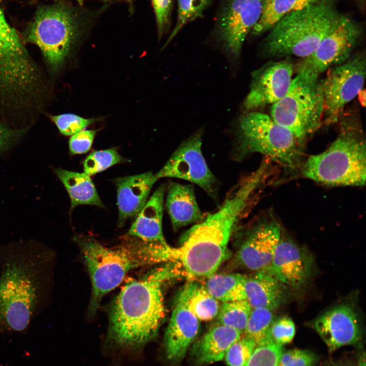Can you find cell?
Listing matches in <instances>:
<instances>
[{
    "label": "cell",
    "instance_id": "cell-22",
    "mask_svg": "<svg viewBox=\"0 0 366 366\" xmlns=\"http://www.w3.org/2000/svg\"><path fill=\"white\" fill-rule=\"evenodd\" d=\"M245 291L246 300L252 308H264L273 311L285 299V285L277 278L269 266L246 277Z\"/></svg>",
    "mask_w": 366,
    "mask_h": 366
},
{
    "label": "cell",
    "instance_id": "cell-23",
    "mask_svg": "<svg viewBox=\"0 0 366 366\" xmlns=\"http://www.w3.org/2000/svg\"><path fill=\"white\" fill-rule=\"evenodd\" d=\"M165 206L174 230L204 219L192 185L170 182Z\"/></svg>",
    "mask_w": 366,
    "mask_h": 366
},
{
    "label": "cell",
    "instance_id": "cell-42",
    "mask_svg": "<svg viewBox=\"0 0 366 366\" xmlns=\"http://www.w3.org/2000/svg\"><path fill=\"white\" fill-rule=\"evenodd\" d=\"M329 366H350L349 365L342 364V363H333Z\"/></svg>",
    "mask_w": 366,
    "mask_h": 366
},
{
    "label": "cell",
    "instance_id": "cell-2",
    "mask_svg": "<svg viewBox=\"0 0 366 366\" xmlns=\"http://www.w3.org/2000/svg\"><path fill=\"white\" fill-rule=\"evenodd\" d=\"M259 186L254 176L242 179L216 211L187 231L180 246H169L168 261L181 264L191 277H208L214 274L226 256L234 228Z\"/></svg>",
    "mask_w": 366,
    "mask_h": 366
},
{
    "label": "cell",
    "instance_id": "cell-7",
    "mask_svg": "<svg viewBox=\"0 0 366 366\" xmlns=\"http://www.w3.org/2000/svg\"><path fill=\"white\" fill-rule=\"evenodd\" d=\"M88 16L81 8L64 3L45 6L37 12L26 30V40L36 45L56 71L82 35Z\"/></svg>",
    "mask_w": 366,
    "mask_h": 366
},
{
    "label": "cell",
    "instance_id": "cell-27",
    "mask_svg": "<svg viewBox=\"0 0 366 366\" xmlns=\"http://www.w3.org/2000/svg\"><path fill=\"white\" fill-rule=\"evenodd\" d=\"M246 278L237 273L213 274L207 277L204 287L214 297L224 302L246 299Z\"/></svg>",
    "mask_w": 366,
    "mask_h": 366
},
{
    "label": "cell",
    "instance_id": "cell-26",
    "mask_svg": "<svg viewBox=\"0 0 366 366\" xmlns=\"http://www.w3.org/2000/svg\"><path fill=\"white\" fill-rule=\"evenodd\" d=\"M190 311L199 320L208 321L213 319L220 310L218 300L210 295L205 287L196 282L187 284L179 296Z\"/></svg>",
    "mask_w": 366,
    "mask_h": 366
},
{
    "label": "cell",
    "instance_id": "cell-13",
    "mask_svg": "<svg viewBox=\"0 0 366 366\" xmlns=\"http://www.w3.org/2000/svg\"><path fill=\"white\" fill-rule=\"evenodd\" d=\"M263 0H226L221 9L216 36L226 55L237 60L245 39L257 23Z\"/></svg>",
    "mask_w": 366,
    "mask_h": 366
},
{
    "label": "cell",
    "instance_id": "cell-28",
    "mask_svg": "<svg viewBox=\"0 0 366 366\" xmlns=\"http://www.w3.org/2000/svg\"><path fill=\"white\" fill-rule=\"evenodd\" d=\"M296 0H263L261 15L251 31L258 36L270 30L279 21L293 11Z\"/></svg>",
    "mask_w": 366,
    "mask_h": 366
},
{
    "label": "cell",
    "instance_id": "cell-18",
    "mask_svg": "<svg viewBox=\"0 0 366 366\" xmlns=\"http://www.w3.org/2000/svg\"><path fill=\"white\" fill-rule=\"evenodd\" d=\"M281 234L280 227L272 222L257 225L248 233L237 252L240 264L256 271L269 266Z\"/></svg>",
    "mask_w": 366,
    "mask_h": 366
},
{
    "label": "cell",
    "instance_id": "cell-32",
    "mask_svg": "<svg viewBox=\"0 0 366 366\" xmlns=\"http://www.w3.org/2000/svg\"><path fill=\"white\" fill-rule=\"evenodd\" d=\"M124 161L115 147L94 151L83 163L84 172L89 176L94 175Z\"/></svg>",
    "mask_w": 366,
    "mask_h": 366
},
{
    "label": "cell",
    "instance_id": "cell-40",
    "mask_svg": "<svg viewBox=\"0 0 366 366\" xmlns=\"http://www.w3.org/2000/svg\"><path fill=\"white\" fill-rule=\"evenodd\" d=\"M16 138V134L12 130L0 123V151L11 144Z\"/></svg>",
    "mask_w": 366,
    "mask_h": 366
},
{
    "label": "cell",
    "instance_id": "cell-9",
    "mask_svg": "<svg viewBox=\"0 0 366 366\" xmlns=\"http://www.w3.org/2000/svg\"><path fill=\"white\" fill-rule=\"evenodd\" d=\"M236 140L239 159L257 152L291 169L302 160L303 144L265 113L253 110L243 115L238 123Z\"/></svg>",
    "mask_w": 366,
    "mask_h": 366
},
{
    "label": "cell",
    "instance_id": "cell-14",
    "mask_svg": "<svg viewBox=\"0 0 366 366\" xmlns=\"http://www.w3.org/2000/svg\"><path fill=\"white\" fill-rule=\"evenodd\" d=\"M202 131L185 140L155 174L157 179L173 177L185 179L201 187L211 197H216V179L202 152Z\"/></svg>",
    "mask_w": 366,
    "mask_h": 366
},
{
    "label": "cell",
    "instance_id": "cell-38",
    "mask_svg": "<svg viewBox=\"0 0 366 366\" xmlns=\"http://www.w3.org/2000/svg\"><path fill=\"white\" fill-rule=\"evenodd\" d=\"M155 12L158 38L160 39L170 26L173 0H151Z\"/></svg>",
    "mask_w": 366,
    "mask_h": 366
},
{
    "label": "cell",
    "instance_id": "cell-16",
    "mask_svg": "<svg viewBox=\"0 0 366 366\" xmlns=\"http://www.w3.org/2000/svg\"><path fill=\"white\" fill-rule=\"evenodd\" d=\"M312 326L330 352L355 344L361 338L357 314L354 308L347 304L326 311L314 320Z\"/></svg>",
    "mask_w": 366,
    "mask_h": 366
},
{
    "label": "cell",
    "instance_id": "cell-36",
    "mask_svg": "<svg viewBox=\"0 0 366 366\" xmlns=\"http://www.w3.org/2000/svg\"><path fill=\"white\" fill-rule=\"evenodd\" d=\"M295 334V326L293 320L283 316L273 321L269 330L271 343L283 346L290 343Z\"/></svg>",
    "mask_w": 366,
    "mask_h": 366
},
{
    "label": "cell",
    "instance_id": "cell-37",
    "mask_svg": "<svg viewBox=\"0 0 366 366\" xmlns=\"http://www.w3.org/2000/svg\"><path fill=\"white\" fill-rule=\"evenodd\" d=\"M317 360V356L310 350L293 349L282 352L278 366H314Z\"/></svg>",
    "mask_w": 366,
    "mask_h": 366
},
{
    "label": "cell",
    "instance_id": "cell-11",
    "mask_svg": "<svg viewBox=\"0 0 366 366\" xmlns=\"http://www.w3.org/2000/svg\"><path fill=\"white\" fill-rule=\"evenodd\" d=\"M366 57L364 52L353 54L346 62L328 70L322 80L324 99L323 125L338 123L346 106L362 90L365 82Z\"/></svg>",
    "mask_w": 366,
    "mask_h": 366
},
{
    "label": "cell",
    "instance_id": "cell-3",
    "mask_svg": "<svg viewBox=\"0 0 366 366\" xmlns=\"http://www.w3.org/2000/svg\"><path fill=\"white\" fill-rule=\"evenodd\" d=\"M172 276L165 266L126 283L110 311L108 339L111 343L139 348L157 334L165 317L162 285Z\"/></svg>",
    "mask_w": 366,
    "mask_h": 366
},
{
    "label": "cell",
    "instance_id": "cell-4",
    "mask_svg": "<svg viewBox=\"0 0 366 366\" xmlns=\"http://www.w3.org/2000/svg\"><path fill=\"white\" fill-rule=\"evenodd\" d=\"M117 247H106L92 236L74 238L81 251L92 285L89 313H95L104 296L118 286L133 269L160 262L159 243L134 237Z\"/></svg>",
    "mask_w": 366,
    "mask_h": 366
},
{
    "label": "cell",
    "instance_id": "cell-39",
    "mask_svg": "<svg viewBox=\"0 0 366 366\" xmlns=\"http://www.w3.org/2000/svg\"><path fill=\"white\" fill-rule=\"evenodd\" d=\"M97 130H83L71 136L69 140L70 152L72 155L87 152L90 148Z\"/></svg>",
    "mask_w": 366,
    "mask_h": 366
},
{
    "label": "cell",
    "instance_id": "cell-17",
    "mask_svg": "<svg viewBox=\"0 0 366 366\" xmlns=\"http://www.w3.org/2000/svg\"><path fill=\"white\" fill-rule=\"evenodd\" d=\"M312 266V257L305 248L281 238L269 267L284 285L298 288L309 278Z\"/></svg>",
    "mask_w": 366,
    "mask_h": 366
},
{
    "label": "cell",
    "instance_id": "cell-30",
    "mask_svg": "<svg viewBox=\"0 0 366 366\" xmlns=\"http://www.w3.org/2000/svg\"><path fill=\"white\" fill-rule=\"evenodd\" d=\"M251 310L246 299L225 302L218 313L219 323L244 332Z\"/></svg>",
    "mask_w": 366,
    "mask_h": 366
},
{
    "label": "cell",
    "instance_id": "cell-21",
    "mask_svg": "<svg viewBox=\"0 0 366 366\" xmlns=\"http://www.w3.org/2000/svg\"><path fill=\"white\" fill-rule=\"evenodd\" d=\"M165 188L161 185L135 218L128 235L149 242L167 244L162 229Z\"/></svg>",
    "mask_w": 366,
    "mask_h": 366
},
{
    "label": "cell",
    "instance_id": "cell-12",
    "mask_svg": "<svg viewBox=\"0 0 366 366\" xmlns=\"http://www.w3.org/2000/svg\"><path fill=\"white\" fill-rule=\"evenodd\" d=\"M361 35L359 25L350 18L342 15L315 50L302 59L297 71L320 76L326 70L346 62L353 54Z\"/></svg>",
    "mask_w": 366,
    "mask_h": 366
},
{
    "label": "cell",
    "instance_id": "cell-33",
    "mask_svg": "<svg viewBox=\"0 0 366 366\" xmlns=\"http://www.w3.org/2000/svg\"><path fill=\"white\" fill-rule=\"evenodd\" d=\"M256 345L251 339L244 337L234 342L225 355L228 366H245L252 355Z\"/></svg>",
    "mask_w": 366,
    "mask_h": 366
},
{
    "label": "cell",
    "instance_id": "cell-15",
    "mask_svg": "<svg viewBox=\"0 0 366 366\" xmlns=\"http://www.w3.org/2000/svg\"><path fill=\"white\" fill-rule=\"evenodd\" d=\"M293 72V65L289 58L270 61L254 71L244 108L253 111L278 102L289 88Z\"/></svg>",
    "mask_w": 366,
    "mask_h": 366
},
{
    "label": "cell",
    "instance_id": "cell-34",
    "mask_svg": "<svg viewBox=\"0 0 366 366\" xmlns=\"http://www.w3.org/2000/svg\"><path fill=\"white\" fill-rule=\"evenodd\" d=\"M283 351V346L273 343L257 346L245 366H278Z\"/></svg>",
    "mask_w": 366,
    "mask_h": 366
},
{
    "label": "cell",
    "instance_id": "cell-10",
    "mask_svg": "<svg viewBox=\"0 0 366 366\" xmlns=\"http://www.w3.org/2000/svg\"><path fill=\"white\" fill-rule=\"evenodd\" d=\"M38 70L17 31L0 9V91L20 103L28 102L39 84Z\"/></svg>",
    "mask_w": 366,
    "mask_h": 366
},
{
    "label": "cell",
    "instance_id": "cell-43",
    "mask_svg": "<svg viewBox=\"0 0 366 366\" xmlns=\"http://www.w3.org/2000/svg\"><path fill=\"white\" fill-rule=\"evenodd\" d=\"M80 6H81L83 4V3L88 0H75Z\"/></svg>",
    "mask_w": 366,
    "mask_h": 366
},
{
    "label": "cell",
    "instance_id": "cell-8",
    "mask_svg": "<svg viewBox=\"0 0 366 366\" xmlns=\"http://www.w3.org/2000/svg\"><path fill=\"white\" fill-rule=\"evenodd\" d=\"M323 112L319 76L297 71L286 95L271 106L269 115L304 144L323 125Z\"/></svg>",
    "mask_w": 366,
    "mask_h": 366
},
{
    "label": "cell",
    "instance_id": "cell-35",
    "mask_svg": "<svg viewBox=\"0 0 366 366\" xmlns=\"http://www.w3.org/2000/svg\"><path fill=\"white\" fill-rule=\"evenodd\" d=\"M51 119L60 133L72 136L97 121V118H85L72 113H65L51 116Z\"/></svg>",
    "mask_w": 366,
    "mask_h": 366
},
{
    "label": "cell",
    "instance_id": "cell-44",
    "mask_svg": "<svg viewBox=\"0 0 366 366\" xmlns=\"http://www.w3.org/2000/svg\"><path fill=\"white\" fill-rule=\"evenodd\" d=\"M358 1L361 4H363V3L365 2V0H358Z\"/></svg>",
    "mask_w": 366,
    "mask_h": 366
},
{
    "label": "cell",
    "instance_id": "cell-29",
    "mask_svg": "<svg viewBox=\"0 0 366 366\" xmlns=\"http://www.w3.org/2000/svg\"><path fill=\"white\" fill-rule=\"evenodd\" d=\"M274 319L273 310L264 308H252L245 336L252 340L257 347L271 343L269 330Z\"/></svg>",
    "mask_w": 366,
    "mask_h": 366
},
{
    "label": "cell",
    "instance_id": "cell-25",
    "mask_svg": "<svg viewBox=\"0 0 366 366\" xmlns=\"http://www.w3.org/2000/svg\"><path fill=\"white\" fill-rule=\"evenodd\" d=\"M54 171L64 185L71 199V210L79 205H92L104 208L90 176L58 168Z\"/></svg>",
    "mask_w": 366,
    "mask_h": 366
},
{
    "label": "cell",
    "instance_id": "cell-20",
    "mask_svg": "<svg viewBox=\"0 0 366 366\" xmlns=\"http://www.w3.org/2000/svg\"><path fill=\"white\" fill-rule=\"evenodd\" d=\"M157 180L151 171L114 179L117 192L119 226L137 217L146 203L150 190Z\"/></svg>",
    "mask_w": 366,
    "mask_h": 366
},
{
    "label": "cell",
    "instance_id": "cell-31",
    "mask_svg": "<svg viewBox=\"0 0 366 366\" xmlns=\"http://www.w3.org/2000/svg\"><path fill=\"white\" fill-rule=\"evenodd\" d=\"M211 0H177V17L176 25L166 40L165 48L187 24L203 16Z\"/></svg>",
    "mask_w": 366,
    "mask_h": 366
},
{
    "label": "cell",
    "instance_id": "cell-19",
    "mask_svg": "<svg viewBox=\"0 0 366 366\" xmlns=\"http://www.w3.org/2000/svg\"><path fill=\"white\" fill-rule=\"evenodd\" d=\"M199 327V319L178 296L165 334V347L168 359L178 361L185 356L198 334Z\"/></svg>",
    "mask_w": 366,
    "mask_h": 366
},
{
    "label": "cell",
    "instance_id": "cell-1",
    "mask_svg": "<svg viewBox=\"0 0 366 366\" xmlns=\"http://www.w3.org/2000/svg\"><path fill=\"white\" fill-rule=\"evenodd\" d=\"M53 253L36 242L0 247V326L21 331L45 307Z\"/></svg>",
    "mask_w": 366,
    "mask_h": 366
},
{
    "label": "cell",
    "instance_id": "cell-41",
    "mask_svg": "<svg viewBox=\"0 0 366 366\" xmlns=\"http://www.w3.org/2000/svg\"><path fill=\"white\" fill-rule=\"evenodd\" d=\"M321 0H296L293 11L301 9L310 4Z\"/></svg>",
    "mask_w": 366,
    "mask_h": 366
},
{
    "label": "cell",
    "instance_id": "cell-6",
    "mask_svg": "<svg viewBox=\"0 0 366 366\" xmlns=\"http://www.w3.org/2000/svg\"><path fill=\"white\" fill-rule=\"evenodd\" d=\"M333 0H321L292 11L270 30L263 52L269 57L306 58L317 48L342 17Z\"/></svg>",
    "mask_w": 366,
    "mask_h": 366
},
{
    "label": "cell",
    "instance_id": "cell-5",
    "mask_svg": "<svg viewBox=\"0 0 366 366\" xmlns=\"http://www.w3.org/2000/svg\"><path fill=\"white\" fill-rule=\"evenodd\" d=\"M338 135L320 154L308 157L301 174L331 186H363L366 179V149L361 127L354 118L342 116Z\"/></svg>",
    "mask_w": 366,
    "mask_h": 366
},
{
    "label": "cell",
    "instance_id": "cell-24",
    "mask_svg": "<svg viewBox=\"0 0 366 366\" xmlns=\"http://www.w3.org/2000/svg\"><path fill=\"white\" fill-rule=\"evenodd\" d=\"M241 334L239 331L227 326H214L194 345L193 355L195 362L206 365L221 360Z\"/></svg>",
    "mask_w": 366,
    "mask_h": 366
}]
</instances>
